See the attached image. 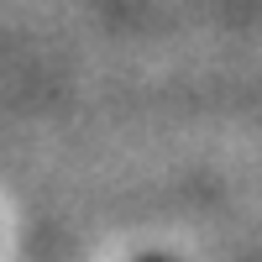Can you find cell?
<instances>
[{"label": "cell", "mask_w": 262, "mask_h": 262, "mask_svg": "<svg viewBox=\"0 0 262 262\" xmlns=\"http://www.w3.org/2000/svg\"><path fill=\"white\" fill-rule=\"evenodd\" d=\"M142 262H173V257H142Z\"/></svg>", "instance_id": "1"}]
</instances>
